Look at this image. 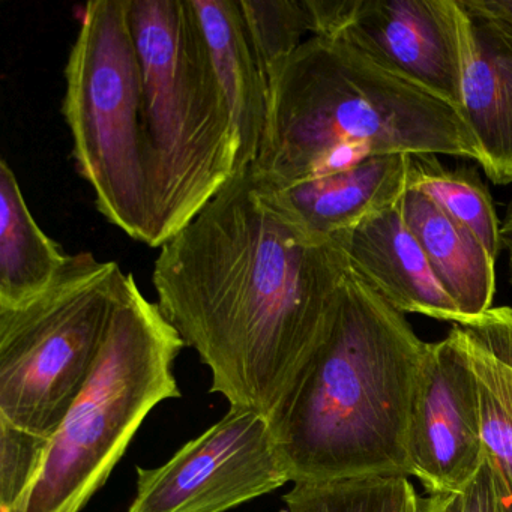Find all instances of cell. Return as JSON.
Here are the masks:
<instances>
[{
  "label": "cell",
  "mask_w": 512,
  "mask_h": 512,
  "mask_svg": "<svg viewBox=\"0 0 512 512\" xmlns=\"http://www.w3.org/2000/svg\"><path fill=\"white\" fill-rule=\"evenodd\" d=\"M346 235H311L253 169L236 173L154 263L157 304L230 407L271 416L328 334Z\"/></svg>",
  "instance_id": "cell-1"
},
{
  "label": "cell",
  "mask_w": 512,
  "mask_h": 512,
  "mask_svg": "<svg viewBox=\"0 0 512 512\" xmlns=\"http://www.w3.org/2000/svg\"><path fill=\"white\" fill-rule=\"evenodd\" d=\"M427 346L350 271L328 334L269 416L290 482L410 478V413Z\"/></svg>",
  "instance_id": "cell-2"
},
{
  "label": "cell",
  "mask_w": 512,
  "mask_h": 512,
  "mask_svg": "<svg viewBox=\"0 0 512 512\" xmlns=\"http://www.w3.org/2000/svg\"><path fill=\"white\" fill-rule=\"evenodd\" d=\"M386 155L482 161L457 107L344 41L307 38L269 89L253 172L280 193Z\"/></svg>",
  "instance_id": "cell-3"
},
{
  "label": "cell",
  "mask_w": 512,
  "mask_h": 512,
  "mask_svg": "<svg viewBox=\"0 0 512 512\" xmlns=\"http://www.w3.org/2000/svg\"><path fill=\"white\" fill-rule=\"evenodd\" d=\"M142 67L151 242L181 232L238 173L232 113L191 0H131Z\"/></svg>",
  "instance_id": "cell-4"
},
{
  "label": "cell",
  "mask_w": 512,
  "mask_h": 512,
  "mask_svg": "<svg viewBox=\"0 0 512 512\" xmlns=\"http://www.w3.org/2000/svg\"><path fill=\"white\" fill-rule=\"evenodd\" d=\"M184 347L128 274L94 373L52 437L29 512H80L88 505L149 413L181 397L173 365Z\"/></svg>",
  "instance_id": "cell-5"
},
{
  "label": "cell",
  "mask_w": 512,
  "mask_h": 512,
  "mask_svg": "<svg viewBox=\"0 0 512 512\" xmlns=\"http://www.w3.org/2000/svg\"><path fill=\"white\" fill-rule=\"evenodd\" d=\"M62 115L77 172L100 214L134 241L151 242L142 67L131 0H92L65 65Z\"/></svg>",
  "instance_id": "cell-6"
},
{
  "label": "cell",
  "mask_w": 512,
  "mask_h": 512,
  "mask_svg": "<svg viewBox=\"0 0 512 512\" xmlns=\"http://www.w3.org/2000/svg\"><path fill=\"white\" fill-rule=\"evenodd\" d=\"M128 274L70 254L43 293L0 307V421L52 439L94 373Z\"/></svg>",
  "instance_id": "cell-7"
},
{
  "label": "cell",
  "mask_w": 512,
  "mask_h": 512,
  "mask_svg": "<svg viewBox=\"0 0 512 512\" xmlns=\"http://www.w3.org/2000/svg\"><path fill=\"white\" fill-rule=\"evenodd\" d=\"M287 482L268 416L230 407L163 466L137 467L128 512H229Z\"/></svg>",
  "instance_id": "cell-8"
},
{
  "label": "cell",
  "mask_w": 512,
  "mask_h": 512,
  "mask_svg": "<svg viewBox=\"0 0 512 512\" xmlns=\"http://www.w3.org/2000/svg\"><path fill=\"white\" fill-rule=\"evenodd\" d=\"M311 37L340 40L461 112L457 0H304Z\"/></svg>",
  "instance_id": "cell-9"
},
{
  "label": "cell",
  "mask_w": 512,
  "mask_h": 512,
  "mask_svg": "<svg viewBox=\"0 0 512 512\" xmlns=\"http://www.w3.org/2000/svg\"><path fill=\"white\" fill-rule=\"evenodd\" d=\"M409 458L428 496L463 493L484 464L478 385L458 325L428 343L410 413Z\"/></svg>",
  "instance_id": "cell-10"
},
{
  "label": "cell",
  "mask_w": 512,
  "mask_h": 512,
  "mask_svg": "<svg viewBox=\"0 0 512 512\" xmlns=\"http://www.w3.org/2000/svg\"><path fill=\"white\" fill-rule=\"evenodd\" d=\"M458 2L461 115L493 184L512 185V28Z\"/></svg>",
  "instance_id": "cell-11"
},
{
  "label": "cell",
  "mask_w": 512,
  "mask_h": 512,
  "mask_svg": "<svg viewBox=\"0 0 512 512\" xmlns=\"http://www.w3.org/2000/svg\"><path fill=\"white\" fill-rule=\"evenodd\" d=\"M350 271L395 310L461 325L466 322L443 290L404 223L401 203L359 224L344 238Z\"/></svg>",
  "instance_id": "cell-12"
},
{
  "label": "cell",
  "mask_w": 512,
  "mask_h": 512,
  "mask_svg": "<svg viewBox=\"0 0 512 512\" xmlns=\"http://www.w3.org/2000/svg\"><path fill=\"white\" fill-rule=\"evenodd\" d=\"M409 175L410 155H386L280 193L266 187L311 235L331 241L401 203L410 188Z\"/></svg>",
  "instance_id": "cell-13"
},
{
  "label": "cell",
  "mask_w": 512,
  "mask_h": 512,
  "mask_svg": "<svg viewBox=\"0 0 512 512\" xmlns=\"http://www.w3.org/2000/svg\"><path fill=\"white\" fill-rule=\"evenodd\" d=\"M212 67L232 113L239 142L238 172L256 163L265 136L269 89L254 55L241 0H191Z\"/></svg>",
  "instance_id": "cell-14"
},
{
  "label": "cell",
  "mask_w": 512,
  "mask_h": 512,
  "mask_svg": "<svg viewBox=\"0 0 512 512\" xmlns=\"http://www.w3.org/2000/svg\"><path fill=\"white\" fill-rule=\"evenodd\" d=\"M401 212L437 281L466 322L493 308L496 259L482 242L452 220L430 197L413 188L404 194Z\"/></svg>",
  "instance_id": "cell-15"
},
{
  "label": "cell",
  "mask_w": 512,
  "mask_h": 512,
  "mask_svg": "<svg viewBox=\"0 0 512 512\" xmlns=\"http://www.w3.org/2000/svg\"><path fill=\"white\" fill-rule=\"evenodd\" d=\"M478 385L485 460L512 496V308L458 325Z\"/></svg>",
  "instance_id": "cell-16"
},
{
  "label": "cell",
  "mask_w": 512,
  "mask_h": 512,
  "mask_svg": "<svg viewBox=\"0 0 512 512\" xmlns=\"http://www.w3.org/2000/svg\"><path fill=\"white\" fill-rule=\"evenodd\" d=\"M68 256L29 211L19 179L4 158L0 163V307H17L43 293Z\"/></svg>",
  "instance_id": "cell-17"
},
{
  "label": "cell",
  "mask_w": 512,
  "mask_h": 512,
  "mask_svg": "<svg viewBox=\"0 0 512 512\" xmlns=\"http://www.w3.org/2000/svg\"><path fill=\"white\" fill-rule=\"evenodd\" d=\"M410 188L430 197L452 220L466 227L497 259L502 250L500 224L493 199L476 170H451L436 155L410 157ZM409 188V190H410Z\"/></svg>",
  "instance_id": "cell-18"
},
{
  "label": "cell",
  "mask_w": 512,
  "mask_h": 512,
  "mask_svg": "<svg viewBox=\"0 0 512 512\" xmlns=\"http://www.w3.org/2000/svg\"><path fill=\"white\" fill-rule=\"evenodd\" d=\"M283 500L287 512H422L424 505L406 476L299 482Z\"/></svg>",
  "instance_id": "cell-19"
},
{
  "label": "cell",
  "mask_w": 512,
  "mask_h": 512,
  "mask_svg": "<svg viewBox=\"0 0 512 512\" xmlns=\"http://www.w3.org/2000/svg\"><path fill=\"white\" fill-rule=\"evenodd\" d=\"M254 55L268 89L293 53L310 38L304 0H241Z\"/></svg>",
  "instance_id": "cell-20"
},
{
  "label": "cell",
  "mask_w": 512,
  "mask_h": 512,
  "mask_svg": "<svg viewBox=\"0 0 512 512\" xmlns=\"http://www.w3.org/2000/svg\"><path fill=\"white\" fill-rule=\"evenodd\" d=\"M50 442L0 421V512H29Z\"/></svg>",
  "instance_id": "cell-21"
},
{
  "label": "cell",
  "mask_w": 512,
  "mask_h": 512,
  "mask_svg": "<svg viewBox=\"0 0 512 512\" xmlns=\"http://www.w3.org/2000/svg\"><path fill=\"white\" fill-rule=\"evenodd\" d=\"M461 512H512L511 493L487 460L461 493Z\"/></svg>",
  "instance_id": "cell-22"
},
{
  "label": "cell",
  "mask_w": 512,
  "mask_h": 512,
  "mask_svg": "<svg viewBox=\"0 0 512 512\" xmlns=\"http://www.w3.org/2000/svg\"><path fill=\"white\" fill-rule=\"evenodd\" d=\"M476 10L506 23L512 28V0H469Z\"/></svg>",
  "instance_id": "cell-23"
},
{
  "label": "cell",
  "mask_w": 512,
  "mask_h": 512,
  "mask_svg": "<svg viewBox=\"0 0 512 512\" xmlns=\"http://www.w3.org/2000/svg\"><path fill=\"white\" fill-rule=\"evenodd\" d=\"M422 512H461V494L454 496H428Z\"/></svg>",
  "instance_id": "cell-24"
},
{
  "label": "cell",
  "mask_w": 512,
  "mask_h": 512,
  "mask_svg": "<svg viewBox=\"0 0 512 512\" xmlns=\"http://www.w3.org/2000/svg\"><path fill=\"white\" fill-rule=\"evenodd\" d=\"M500 241H502V250L508 253L509 281L512 283V208L509 209L505 221L502 223Z\"/></svg>",
  "instance_id": "cell-25"
}]
</instances>
